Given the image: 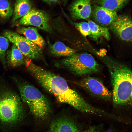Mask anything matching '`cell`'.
<instances>
[{
  "label": "cell",
  "instance_id": "1",
  "mask_svg": "<svg viewBox=\"0 0 132 132\" xmlns=\"http://www.w3.org/2000/svg\"><path fill=\"white\" fill-rule=\"evenodd\" d=\"M26 69L45 89L60 103L69 105L78 110L96 114L98 109L87 102L65 80L34 64L29 58L25 60Z\"/></svg>",
  "mask_w": 132,
  "mask_h": 132
},
{
  "label": "cell",
  "instance_id": "2",
  "mask_svg": "<svg viewBox=\"0 0 132 132\" xmlns=\"http://www.w3.org/2000/svg\"><path fill=\"white\" fill-rule=\"evenodd\" d=\"M100 58L110 73L115 106H121L132 104V73L126 64L103 54Z\"/></svg>",
  "mask_w": 132,
  "mask_h": 132
},
{
  "label": "cell",
  "instance_id": "3",
  "mask_svg": "<svg viewBox=\"0 0 132 132\" xmlns=\"http://www.w3.org/2000/svg\"><path fill=\"white\" fill-rule=\"evenodd\" d=\"M17 83L21 99L28 106L32 113L40 118L47 116L50 112L51 106L46 97L36 88L28 83Z\"/></svg>",
  "mask_w": 132,
  "mask_h": 132
},
{
  "label": "cell",
  "instance_id": "4",
  "mask_svg": "<svg viewBox=\"0 0 132 132\" xmlns=\"http://www.w3.org/2000/svg\"><path fill=\"white\" fill-rule=\"evenodd\" d=\"M23 102L20 96L15 92L0 86V120L7 123L19 120L24 111Z\"/></svg>",
  "mask_w": 132,
  "mask_h": 132
},
{
  "label": "cell",
  "instance_id": "5",
  "mask_svg": "<svg viewBox=\"0 0 132 132\" xmlns=\"http://www.w3.org/2000/svg\"><path fill=\"white\" fill-rule=\"evenodd\" d=\"M56 66L79 76L95 73L99 70L98 62L91 55L86 53H76L58 62Z\"/></svg>",
  "mask_w": 132,
  "mask_h": 132
},
{
  "label": "cell",
  "instance_id": "6",
  "mask_svg": "<svg viewBox=\"0 0 132 132\" xmlns=\"http://www.w3.org/2000/svg\"><path fill=\"white\" fill-rule=\"evenodd\" d=\"M3 36L16 45L23 55L31 59L40 58L42 56L41 47L13 31L5 30Z\"/></svg>",
  "mask_w": 132,
  "mask_h": 132
},
{
  "label": "cell",
  "instance_id": "7",
  "mask_svg": "<svg viewBox=\"0 0 132 132\" xmlns=\"http://www.w3.org/2000/svg\"><path fill=\"white\" fill-rule=\"evenodd\" d=\"M49 17L44 11L32 9L27 14L17 22L15 25H32L36 27L48 32L52 31V28L49 24Z\"/></svg>",
  "mask_w": 132,
  "mask_h": 132
},
{
  "label": "cell",
  "instance_id": "8",
  "mask_svg": "<svg viewBox=\"0 0 132 132\" xmlns=\"http://www.w3.org/2000/svg\"><path fill=\"white\" fill-rule=\"evenodd\" d=\"M93 96L105 100L112 98V93L99 79L93 77H87L76 83Z\"/></svg>",
  "mask_w": 132,
  "mask_h": 132
},
{
  "label": "cell",
  "instance_id": "9",
  "mask_svg": "<svg viewBox=\"0 0 132 132\" xmlns=\"http://www.w3.org/2000/svg\"><path fill=\"white\" fill-rule=\"evenodd\" d=\"M111 31L122 40L131 41L132 37L131 18L126 15H118L109 26Z\"/></svg>",
  "mask_w": 132,
  "mask_h": 132
},
{
  "label": "cell",
  "instance_id": "10",
  "mask_svg": "<svg viewBox=\"0 0 132 132\" xmlns=\"http://www.w3.org/2000/svg\"><path fill=\"white\" fill-rule=\"evenodd\" d=\"M91 13L96 23L106 27L109 26L118 15L117 12L109 10L99 5L95 6Z\"/></svg>",
  "mask_w": 132,
  "mask_h": 132
},
{
  "label": "cell",
  "instance_id": "11",
  "mask_svg": "<svg viewBox=\"0 0 132 132\" xmlns=\"http://www.w3.org/2000/svg\"><path fill=\"white\" fill-rule=\"evenodd\" d=\"M90 0H76L72 4L70 11L72 17L75 19H86L91 14Z\"/></svg>",
  "mask_w": 132,
  "mask_h": 132
},
{
  "label": "cell",
  "instance_id": "12",
  "mask_svg": "<svg viewBox=\"0 0 132 132\" xmlns=\"http://www.w3.org/2000/svg\"><path fill=\"white\" fill-rule=\"evenodd\" d=\"M75 123L66 118H58L52 123L47 132H81Z\"/></svg>",
  "mask_w": 132,
  "mask_h": 132
},
{
  "label": "cell",
  "instance_id": "13",
  "mask_svg": "<svg viewBox=\"0 0 132 132\" xmlns=\"http://www.w3.org/2000/svg\"><path fill=\"white\" fill-rule=\"evenodd\" d=\"M17 32L42 48L45 44V42L38 32L37 29L33 27H20L17 28Z\"/></svg>",
  "mask_w": 132,
  "mask_h": 132
},
{
  "label": "cell",
  "instance_id": "14",
  "mask_svg": "<svg viewBox=\"0 0 132 132\" xmlns=\"http://www.w3.org/2000/svg\"><path fill=\"white\" fill-rule=\"evenodd\" d=\"M6 57L8 64L13 67L19 66L25 63L23 55L14 44L11 50L7 52Z\"/></svg>",
  "mask_w": 132,
  "mask_h": 132
},
{
  "label": "cell",
  "instance_id": "15",
  "mask_svg": "<svg viewBox=\"0 0 132 132\" xmlns=\"http://www.w3.org/2000/svg\"><path fill=\"white\" fill-rule=\"evenodd\" d=\"M88 22L91 31L90 36L95 41H97L99 38L103 37L107 40L110 38L108 29L106 27L99 25L94 21L88 20Z\"/></svg>",
  "mask_w": 132,
  "mask_h": 132
},
{
  "label": "cell",
  "instance_id": "16",
  "mask_svg": "<svg viewBox=\"0 0 132 132\" xmlns=\"http://www.w3.org/2000/svg\"><path fill=\"white\" fill-rule=\"evenodd\" d=\"M32 7L30 0H17L14 5L12 22H15L27 14L32 9Z\"/></svg>",
  "mask_w": 132,
  "mask_h": 132
},
{
  "label": "cell",
  "instance_id": "17",
  "mask_svg": "<svg viewBox=\"0 0 132 132\" xmlns=\"http://www.w3.org/2000/svg\"><path fill=\"white\" fill-rule=\"evenodd\" d=\"M49 48L52 54L58 56L68 57L76 53V50L66 46L61 42H57L50 45Z\"/></svg>",
  "mask_w": 132,
  "mask_h": 132
},
{
  "label": "cell",
  "instance_id": "18",
  "mask_svg": "<svg viewBox=\"0 0 132 132\" xmlns=\"http://www.w3.org/2000/svg\"><path fill=\"white\" fill-rule=\"evenodd\" d=\"M130 0H97V3L109 10L115 11L122 9Z\"/></svg>",
  "mask_w": 132,
  "mask_h": 132
},
{
  "label": "cell",
  "instance_id": "19",
  "mask_svg": "<svg viewBox=\"0 0 132 132\" xmlns=\"http://www.w3.org/2000/svg\"><path fill=\"white\" fill-rule=\"evenodd\" d=\"M13 10L9 2L7 0H0V16L7 19L11 16Z\"/></svg>",
  "mask_w": 132,
  "mask_h": 132
},
{
  "label": "cell",
  "instance_id": "20",
  "mask_svg": "<svg viewBox=\"0 0 132 132\" xmlns=\"http://www.w3.org/2000/svg\"><path fill=\"white\" fill-rule=\"evenodd\" d=\"M9 41L6 37L0 36V60L5 68L6 62L5 57L9 45Z\"/></svg>",
  "mask_w": 132,
  "mask_h": 132
},
{
  "label": "cell",
  "instance_id": "21",
  "mask_svg": "<svg viewBox=\"0 0 132 132\" xmlns=\"http://www.w3.org/2000/svg\"><path fill=\"white\" fill-rule=\"evenodd\" d=\"M75 27L84 36L90 35L91 31L88 22H72Z\"/></svg>",
  "mask_w": 132,
  "mask_h": 132
},
{
  "label": "cell",
  "instance_id": "22",
  "mask_svg": "<svg viewBox=\"0 0 132 132\" xmlns=\"http://www.w3.org/2000/svg\"><path fill=\"white\" fill-rule=\"evenodd\" d=\"M81 132H99V130L95 128H91L85 131Z\"/></svg>",
  "mask_w": 132,
  "mask_h": 132
},
{
  "label": "cell",
  "instance_id": "23",
  "mask_svg": "<svg viewBox=\"0 0 132 132\" xmlns=\"http://www.w3.org/2000/svg\"><path fill=\"white\" fill-rule=\"evenodd\" d=\"M48 3H51L57 2L58 0H42Z\"/></svg>",
  "mask_w": 132,
  "mask_h": 132
},
{
  "label": "cell",
  "instance_id": "24",
  "mask_svg": "<svg viewBox=\"0 0 132 132\" xmlns=\"http://www.w3.org/2000/svg\"></svg>",
  "mask_w": 132,
  "mask_h": 132
},
{
  "label": "cell",
  "instance_id": "25",
  "mask_svg": "<svg viewBox=\"0 0 132 132\" xmlns=\"http://www.w3.org/2000/svg\"></svg>",
  "mask_w": 132,
  "mask_h": 132
}]
</instances>
